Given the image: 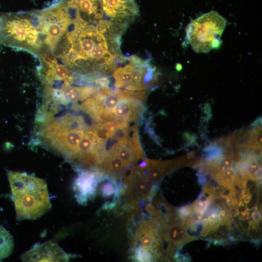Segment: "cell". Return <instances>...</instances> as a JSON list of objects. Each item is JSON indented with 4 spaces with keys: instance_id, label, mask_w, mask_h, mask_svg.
I'll return each instance as SVG.
<instances>
[{
    "instance_id": "6da1fadb",
    "label": "cell",
    "mask_w": 262,
    "mask_h": 262,
    "mask_svg": "<svg viewBox=\"0 0 262 262\" xmlns=\"http://www.w3.org/2000/svg\"><path fill=\"white\" fill-rule=\"evenodd\" d=\"M17 219H35L51 208L47 185L42 179L26 173L7 171Z\"/></svg>"
},
{
    "instance_id": "7a4b0ae2",
    "label": "cell",
    "mask_w": 262,
    "mask_h": 262,
    "mask_svg": "<svg viewBox=\"0 0 262 262\" xmlns=\"http://www.w3.org/2000/svg\"><path fill=\"white\" fill-rule=\"evenodd\" d=\"M113 69L114 85L125 90L139 91L152 87L157 80L155 68L149 60L132 55L122 56Z\"/></svg>"
},
{
    "instance_id": "3957f363",
    "label": "cell",
    "mask_w": 262,
    "mask_h": 262,
    "mask_svg": "<svg viewBox=\"0 0 262 262\" xmlns=\"http://www.w3.org/2000/svg\"><path fill=\"white\" fill-rule=\"evenodd\" d=\"M226 25V20L216 11H212L189 24L186 30L187 40L195 52H208L220 45Z\"/></svg>"
},
{
    "instance_id": "277c9868",
    "label": "cell",
    "mask_w": 262,
    "mask_h": 262,
    "mask_svg": "<svg viewBox=\"0 0 262 262\" xmlns=\"http://www.w3.org/2000/svg\"><path fill=\"white\" fill-rule=\"evenodd\" d=\"M158 230L154 222L143 220L135 230L132 241L135 259L149 262L158 257L160 247Z\"/></svg>"
},
{
    "instance_id": "5b68a950",
    "label": "cell",
    "mask_w": 262,
    "mask_h": 262,
    "mask_svg": "<svg viewBox=\"0 0 262 262\" xmlns=\"http://www.w3.org/2000/svg\"><path fill=\"white\" fill-rule=\"evenodd\" d=\"M21 259L23 262H67L68 255L59 246L47 241L35 246L23 254Z\"/></svg>"
},
{
    "instance_id": "8992f818",
    "label": "cell",
    "mask_w": 262,
    "mask_h": 262,
    "mask_svg": "<svg viewBox=\"0 0 262 262\" xmlns=\"http://www.w3.org/2000/svg\"><path fill=\"white\" fill-rule=\"evenodd\" d=\"M163 234L168 244V253L171 250H174L187 241L191 240L182 224H176L170 221L162 227Z\"/></svg>"
},
{
    "instance_id": "52a82bcc",
    "label": "cell",
    "mask_w": 262,
    "mask_h": 262,
    "mask_svg": "<svg viewBox=\"0 0 262 262\" xmlns=\"http://www.w3.org/2000/svg\"><path fill=\"white\" fill-rule=\"evenodd\" d=\"M96 176L95 173L89 171L82 173L76 180L74 189L77 197L81 202H86L95 191Z\"/></svg>"
},
{
    "instance_id": "ba28073f",
    "label": "cell",
    "mask_w": 262,
    "mask_h": 262,
    "mask_svg": "<svg viewBox=\"0 0 262 262\" xmlns=\"http://www.w3.org/2000/svg\"><path fill=\"white\" fill-rule=\"evenodd\" d=\"M14 247L13 236L5 228L0 225V260L9 257Z\"/></svg>"
},
{
    "instance_id": "9c48e42d",
    "label": "cell",
    "mask_w": 262,
    "mask_h": 262,
    "mask_svg": "<svg viewBox=\"0 0 262 262\" xmlns=\"http://www.w3.org/2000/svg\"><path fill=\"white\" fill-rule=\"evenodd\" d=\"M102 194L105 196H110L113 195H115L117 191V187L115 183L113 180H108L102 184Z\"/></svg>"
},
{
    "instance_id": "30bf717a",
    "label": "cell",
    "mask_w": 262,
    "mask_h": 262,
    "mask_svg": "<svg viewBox=\"0 0 262 262\" xmlns=\"http://www.w3.org/2000/svg\"><path fill=\"white\" fill-rule=\"evenodd\" d=\"M211 201L209 200H204L198 199L193 205L194 211L198 212L204 214Z\"/></svg>"
},
{
    "instance_id": "8fae6325",
    "label": "cell",
    "mask_w": 262,
    "mask_h": 262,
    "mask_svg": "<svg viewBox=\"0 0 262 262\" xmlns=\"http://www.w3.org/2000/svg\"><path fill=\"white\" fill-rule=\"evenodd\" d=\"M194 211L193 205L185 206L180 208L178 210V213L179 217L181 218L182 221H184L187 219L186 218L190 216L191 213Z\"/></svg>"
},
{
    "instance_id": "7c38bea8",
    "label": "cell",
    "mask_w": 262,
    "mask_h": 262,
    "mask_svg": "<svg viewBox=\"0 0 262 262\" xmlns=\"http://www.w3.org/2000/svg\"><path fill=\"white\" fill-rule=\"evenodd\" d=\"M231 218V215L227 210H222L218 213V221L221 225H225L226 224L229 225Z\"/></svg>"
},
{
    "instance_id": "4fadbf2b",
    "label": "cell",
    "mask_w": 262,
    "mask_h": 262,
    "mask_svg": "<svg viewBox=\"0 0 262 262\" xmlns=\"http://www.w3.org/2000/svg\"><path fill=\"white\" fill-rule=\"evenodd\" d=\"M252 193L246 189H245L242 191V196L240 200L246 204L250 202L252 199Z\"/></svg>"
},
{
    "instance_id": "5bb4252c",
    "label": "cell",
    "mask_w": 262,
    "mask_h": 262,
    "mask_svg": "<svg viewBox=\"0 0 262 262\" xmlns=\"http://www.w3.org/2000/svg\"><path fill=\"white\" fill-rule=\"evenodd\" d=\"M254 211L251 213V217L253 221L258 223L261 219V215L259 210L257 209V206H255Z\"/></svg>"
},
{
    "instance_id": "9a60e30c",
    "label": "cell",
    "mask_w": 262,
    "mask_h": 262,
    "mask_svg": "<svg viewBox=\"0 0 262 262\" xmlns=\"http://www.w3.org/2000/svg\"><path fill=\"white\" fill-rule=\"evenodd\" d=\"M239 218L242 220H246L249 218V213L248 209L246 207V209L239 213Z\"/></svg>"
}]
</instances>
